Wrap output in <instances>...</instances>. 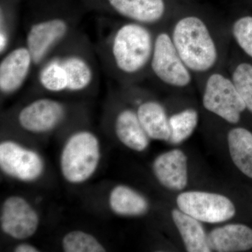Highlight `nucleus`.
Instances as JSON below:
<instances>
[{
    "mask_svg": "<svg viewBox=\"0 0 252 252\" xmlns=\"http://www.w3.org/2000/svg\"><path fill=\"white\" fill-rule=\"evenodd\" d=\"M176 49L199 84L210 73L226 66L231 43L228 23L200 13L173 15L168 23Z\"/></svg>",
    "mask_w": 252,
    "mask_h": 252,
    "instance_id": "f257e3e1",
    "label": "nucleus"
},
{
    "mask_svg": "<svg viewBox=\"0 0 252 252\" xmlns=\"http://www.w3.org/2000/svg\"><path fill=\"white\" fill-rule=\"evenodd\" d=\"M156 30L123 21L102 36L99 54L109 74L124 86L136 85L149 77Z\"/></svg>",
    "mask_w": 252,
    "mask_h": 252,
    "instance_id": "f03ea898",
    "label": "nucleus"
},
{
    "mask_svg": "<svg viewBox=\"0 0 252 252\" xmlns=\"http://www.w3.org/2000/svg\"><path fill=\"white\" fill-rule=\"evenodd\" d=\"M149 77L162 87L174 91L189 90L195 83L172 42L168 23L156 29Z\"/></svg>",
    "mask_w": 252,
    "mask_h": 252,
    "instance_id": "7ed1b4c3",
    "label": "nucleus"
},
{
    "mask_svg": "<svg viewBox=\"0 0 252 252\" xmlns=\"http://www.w3.org/2000/svg\"><path fill=\"white\" fill-rule=\"evenodd\" d=\"M198 85L203 109L230 125H238L247 107L226 68L210 73Z\"/></svg>",
    "mask_w": 252,
    "mask_h": 252,
    "instance_id": "20e7f679",
    "label": "nucleus"
},
{
    "mask_svg": "<svg viewBox=\"0 0 252 252\" xmlns=\"http://www.w3.org/2000/svg\"><path fill=\"white\" fill-rule=\"evenodd\" d=\"M54 54L59 58L65 71L67 93L86 92L98 80L92 50L84 36L74 33Z\"/></svg>",
    "mask_w": 252,
    "mask_h": 252,
    "instance_id": "39448f33",
    "label": "nucleus"
},
{
    "mask_svg": "<svg viewBox=\"0 0 252 252\" xmlns=\"http://www.w3.org/2000/svg\"><path fill=\"white\" fill-rule=\"evenodd\" d=\"M100 148L98 139L89 130H79L68 138L61 157V169L66 181L84 183L98 166Z\"/></svg>",
    "mask_w": 252,
    "mask_h": 252,
    "instance_id": "423d86ee",
    "label": "nucleus"
},
{
    "mask_svg": "<svg viewBox=\"0 0 252 252\" xmlns=\"http://www.w3.org/2000/svg\"><path fill=\"white\" fill-rule=\"evenodd\" d=\"M74 28L75 23L61 16H47L30 23L25 44L31 51L35 68L76 32Z\"/></svg>",
    "mask_w": 252,
    "mask_h": 252,
    "instance_id": "0eeeda50",
    "label": "nucleus"
},
{
    "mask_svg": "<svg viewBox=\"0 0 252 252\" xmlns=\"http://www.w3.org/2000/svg\"><path fill=\"white\" fill-rule=\"evenodd\" d=\"M176 202L181 211L204 223H222L236 214L234 203L220 193L189 190L179 194Z\"/></svg>",
    "mask_w": 252,
    "mask_h": 252,
    "instance_id": "6e6552de",
    "label": "nucleus"
},
{
    "mask_svg": "<svg viewBox=\"0 0 252 252\" xmlns=\"http://www.w3.org/2000/svg\"><path fill=\"white\" fill-rule=\"evenodd\" d=\"M67 117V108L61 101L40 97L25 105L18 112L21 128L34 134H43L57 128Z\"/></svg>",
    "mask_w": 252,
    "mask_h": 252,
    "instance_id": "1a4fd4ad",
    "label": "nucleus"
},
{
    "mask_svg": "<svg viewBox=\"0 0 252 252\" xmlns=\"http://www.w3.org/2000/svg\"><path fill=\"white\" fill-rule=\"evenodd\" d=\"M0 167L4 173L22 182H34L44 172V161L39 154L14 141L0 144Z\"/></svg>",
    "mask_w": 252,
    "mask_h": 252,
    "instance_id": "9d476101",
    "label": "nucleus"
},
{
    "mask_svg": "<svg viewBox=\"0 0 252 252\" xmlns=\"http://www.w3.org/2000/svg\"><path fill=\"white\" fill-rule=\"evenodd\" d=\"M37 212L21 196L6 198L1 206V228L5 234L16 240H25L36 233L39 225Z\"/></svg>",
    "mask_w": 252,
    "mask_h": 252,
    "instance_id": "9b49d317",
    "label": "nucleus"
},
{
    "mask_svg": "<svg viewBox=\"0 0 252 252\" xmlns=\"http://www.w3.org/2000/svg\"><path fill=\"white\" fill-rule=\"evenodd\" d=\"M114 14L124 21L157 29L170 22L166 0H107Z\"/></svg>",
    "mask_w": 252,
    "mask_h": 252,
    "instance_id": "f8f14e48",
    "label": "nucleus"
},
{
    "mask_svg": "<svg viewBox=\"0 0 252 252\" xmlns=\"http://www.w3.org/2000/svg\"><path fill=\"white\" fill-rule=\"evenodd\" d=\"M0 92L1 95L16 94L26 84L34 68V60L26 44L10 49L1 56Z\"/></svg>",
    "mask_w": 252,
    "mask_h": 252,
    "instance_id": "ddd939ff",
    "label": "nucleus"
},
{
    "mask_svg": "<svg viewBox=\"0 0 252 252\" xmlns=\"http://www.w3.org/2000/svg\"><path fill=\"white\" fill-rule=\"evenodd\" d=\"M156 178L167 189L181 191L188 185V157L181 149L160 154L152 165Z\"/></svg>",
    "mask_w": 252,
    "mask_h": 252,
    "instance_id": "4468645a",
    "label": "nucleus"
},
{
    "mask_svg": "<svg viewBox=\"0 0 252 252\" xmlns=\"http://www.w3.org/2000/svg\"><path fill=\"white\" fill-rule=\"evenodd\" d=\"M135 109L141 125L151 140L169 142L171 135L169 114L165 106L153 98L137 97Z\"/></svg>",
    "mask_w": 252,
    "mask_h": 252,
    "instance_id": "2eb2a0df",
    "label": "nucleus"
},
{
    "mask_svg": "<svg viewBox=\"0 0 252 252\" xmlns=\"http://www.w3.org/2000/svg\"><path fill=\"white\" fill-rule=\"evenodd\" d=\"M211 252H246L252 249V228L242 223L217 227L207 235Z\"/></svg>",
    "mask_w": 252,
    "mask_h": 252,
    "instance_id": "dca6fc26",
    "label": "nucleus"
},
{
    "mask_svg": "<svg viewBox=\"0 0 252 252\" xmlns=\"http://www.w3.org/2000/svg\"><path fill=\"white\" fill-rule=\"evenodd\" d=\"M114 129L117 138L127 148L138 152L148 148L151 139L132 107H122L118 111L114 117Z\"/></svg>",
    "mask_w": 252,
    "mask_h": 252,
    "instance_id": "f3484780",
    "label": "nucleus"
},
{
    "mask_svg": "<svg viewBox=\"0 0 252 252\" xmlns=\"http://www.w3.org/2000/svg\"><path fill=\"white\" fill-rule=\"evenodd\" d=\"M171 215L187 252H211L207 241L208 235L201 221L181 211L180 209H174Z\"/></svg>",
    "mask_w": 252,
    "mask_h": 252,
    "instance_id": "a211bd4d",
    "label": "nucleus"
},
{
    "mask_svg": "<svg viewBox=\"0 0 252 252\" xmlns=\"http://www.w3.org/2000/svg\"><path fill=\"white\" fill-rule=\"evenodd\" d=\"M230 158L243 175L252 179V132L241 126H234L227 135Z\"/></svg>",
    "mask_w": 252,
    "mask_h": 252,
    "instance_id": "6ab92c4d",
    "label": "nucleus"
},
{
    "mask_svg": "<svg viewBox=\"0 0 252 252\" xmlns=\"http://www.w3.org/2000/svg\"><path fill=\"white\" fill-rule=\"evenodd\" d=\"M109 207L114 213L124 217H139L148 212L147 198L133 189L118 185L109 194Z\"/></svg>",
    "mask_w": 252,
    "mask_h": 252,
    "instance_id": "aec40b11",
    "label": "nucleus"
},
{
    "mask_svg": "<svg viewBox=\"0 0 252 252\" xmlns=\"http://www.w3.org/2000/svg\"><path fill=\"white\" fill-rule=\"evenodd\" d=\"M36 69V81L42 90L51 94L67 93V76L56 54L51 55Z\"/></svg>",
    "mask_w": 252,
    "mask_h": 252,
    "instance_id": "412c9836",
    "label": "nucleus"
},
{
    "mask_svg": "<svg viewBox=\"0 0 252 252\" xmlns=\"http://www.w3.org/2000/svg\"><path fill=\"white\" fill-rule=\"evenodd\" d=\"M225 68L245 102L247 110L252 114V63L238 59L232 53Z\"/></svg>",
    "mask_w": 252,
    "mask_h": 252,
    "instance_id": "4be33fe9",
    "label": "nucleus"
},
{
    "mask_svg": "<svg viewBox=\"0 0 252 252\" xmlns=\"http://www.w3.org/2000/svg\"><path fill=\"white\" fill-rule=\"evenodd\" d=\"M200 120L198 111L193 107H187L169 114L171 135L169 142L179 144L189 138L196 129Z\"/></svg>",
    "mask_w": 252,
    "mask_h": 252,
    "instance_id": "5701e85b",
    "label": "nucleus"
},
{
    "mask_svg": "<svg viewBox=\"0 0 252 252\" xmlns=\"http://www.w3.org/2000/svg\"><path fill=\"white\" fill-rule=\"evenodd\" d=\"M232 42L240 52L252 60V16L244 15L228 23Z\"/></svg>",
    "mask_w": 252,
    "mask_h": 252,
    "instance_id": "b1692460",
    "label": "nucleus"
},
{
    "mask_svg": "<svg viewBox=\"0 0 252 252\" xmlns=\"http://www.w3.org/2000/svg\"><path fill=\"white\" fill-rule=\"evenodd\" d=\"M62 246L65 252H106L97 239L81 230H73L64 235Z\"/></svg>",
    "mask_w": 252,
    "mask_h": 252,
    "instance_id": "393cba45",
    "label": "nucleus"
},
{
    "mask_svg": "<svg viewBox=\"0 0 252 252\" xmlns=\"http://www.w3.org/2000/svg\"><path fill=\"white\" fill-rule=\"evenodd\" d=\"M16 252H37L39 250L33 246V245H29V244H20L14 249Z\"/></svg>",
    "mask_w": 252,
    "mask_h": 252,
    "instance_id": "a878e982",
    "label": "nucleus"
}]
</instances>
